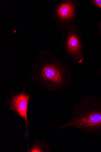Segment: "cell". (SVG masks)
Segmentation results:
<instances>
[{
    "label": "cell",
    "instance_id": "8992f818",
    "mask_svg": "<svg viewBox=\"0 0 101 152\" xmlns=\"http://www.w3.org/2000/svg\"><path fill=\"white\" fill-rule=\"evenodd\" d=\"M27 152H50L48 144L44 141L37 139L35 140L32 145L27 147Z\"/></svg>",
    "mask_w": 101,
    "mask_h": 152
},
{
    "label": "cell",
    "instance_id": "52a82bcc",
    "mask_svg": "<svg viewBox=\"0 0 101 152\" xmlns=\"http://www.w3.org/2000/svg\"><path fill=\"white\" fill-rule=\"evenodd\" d=\"M93 1L96 5L101 8V0H95Z\"/></svg>",
    "mask_w": 101,
    "mask_h": 152
},
{
    "label": "cell",
    "instance_id": "7a4b0ae2",
    "mask_svg": "<svg viewBox=\"0 0 101 152\" xmlns=\"http://www.w3.org/2000/svg\"><path fill=\"white\" fill-rule=\"evenodd\" d=\"M76 129L86 134L101 135V98L83 96L76 105L69 121L59 127Z\"/></svg>",
    "mask_w": 101,
    "mask_h": 152
},
{
    "label": "cell",
    "instance_id": "3957f363",
    "mask_svg": "<svg viewBox=\"0 0 101 152\" xmlns=\"http://www.w3.org/2000/svg\"><path fill=\"white\" fill-rule=\"evenodd\" d=\"M28 81L23 89L18 91H11L10 97L6 99L9 105L8 110H11L17 117L24 121L25 129L28 138V111L29 102L31 97L30 94L26 92Z\"/></svg>",
    "mask_w": 101,
    "mask_h": 152
},
{
    "label": "cell",
    "instance_id": "ba28073f",
    "mask_svg": "<svg viewBox=\"0 0 101 152\" xmlns=\"http://www.w3.org/2000/svg\"><path fill=\"white\" fill-rule=\"evenodd\" d=\"M97 75L99 78L101 79V68L98 71Z\"/></svg>",
    "mask_w": 101,
    "mask_h": 152
},
{
    "label": "cell",
    "instance_id": "277c9868",
    "mask_svg": "<svg viewBox=\"0 0 101 152\" xmlns=\"http://www.w3.org/2000/svg\"><path fill=\"white\" fill-rule=\"evenodd\" d=\"M66 49L72 56L79 59L81 63L83 58L81 57V45L78 38L75 35H72L68 38L66 44Z\"/></svg>",
    "mask_w": 101,
    "mask_h": 152
},
{
    "label": "cell",
    "instance_id": "6da1fadb",
    "mask_svg": "<svg viewBox=\"0 0 101 152\" xmlns=\"http://www.w3.org/2000/svg\"><path fill=\"white\" fill-rule=\"evenodd\" d=\"M46 52L39 53L28 76L34 84L51 92L66 91L72 77L69 69L60 61Z\"/></svg>",
    "mask_w": 101,
    "mask_h": 152
},
{
    "label": "cell",
    "instance_id": "5b68a950",
    "mask_svg": "<svg viewBox=\"0 0 101 152\" xmlns=\"http://www.w3.org/2000/svg\"><path fill=\"white\" fill-rule=\"evenodd\" d=\"M74 12L73 6L69 3L62 4L57 10V14L59 17L63 19H68L73 18Z\"/></svg>",
    "mask_w": 101,
    "mask_h": 152
}]
</instances>
